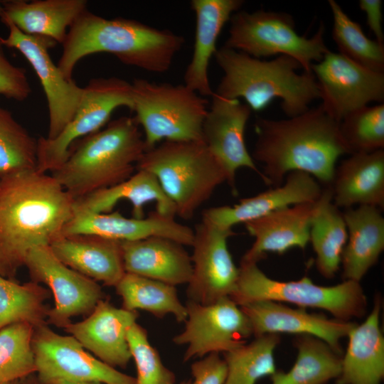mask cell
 <instances>
[{"label": "cell", "mask_w": 384, "mask_h": 384, "mask_svg": "<svg viewBox=\"0 0 384 384\" xmlns=\"http://www.w3.org/2000/svg\"><path fill=\"white\" fill-rule=\"evenodd\" d=\"M75 199L37 169L0 178V274L16 280L31 250L50 246L74 215Z\"/></svg>", "instance_id": "6da1fadb"}, {"label": "cell", "mask_w": 384, "mask_h": 384, "mask_svg": "<svg viewBox=\"0 0 384 384\" xmlns=\"http://www.w3.org/2000/svg\"><path fill=\"white\" fill-rule=\"evenodd\" d=\"M255 131L252 158L262 164V173L274 187L294 171L307 173L324 187H331L336 161L349 154L339 122L321 105L287 119L257 117Z\"/></svg>", "instance_id": "7a4b0ae2"}, {"label": "cell", "mask_w": 384, "mask_h": 384, "mask_svg": "<svg viewBox=\"0 0 384 384\" xmlns=\"http://www.w3.org/2000/svg\"><path fill=\"white\" fill-rule=\"evenodd\" d=\"M185 40L167 29H159L134 19L105 18L83 11L69 28L57 65L73 80L77 63L97 53L114 55L122 63L150 73L169 70Z\"/></svg>", "instance_id": "3957f363"}, {"label": "cell", "mask_w": 384, "mask_h": 384, "mask_svg": "<svg viewBox=\"0 0 384 384\" xmlns=\"http://www.w3.org/2000/svg\"><path fill=\"white\" fill-rule=\"evenodd\" d=\"M214 57L223 72L214 92L228 99L242 98L253 111H261L279 98L284 113L293 117L307 111L310 103L320 98L313 73H297L302 68L290 56L263 60L222 46Z\"/></svg>", "instance_id": "277c9868"}, {"label": "cell", "mask_w": 384, "mask_h": 384, "mask_svg": "<svg viewBox=\"0 0 384 384\" xmlns=\"http://www.w3.org/2000/svg\"><path fill=\"white\" fill-rule=\"evenodd\" d=\"M146 151L134 117L122 116L73 143L51 176L77 200L128 179Z\"/></svg>", "instance_id": "5b68a950"}, {"label": "cell", "mask_w": 384, "mask_h": 384, "mask_svg": "<svg viewBox=\"0 0 384 384\" xmlns=\"http://www.w3.org/2000/svg\"><path fill=\"white\" fill-rule=\"evenodd\" d=\"M137 169L156 178L176 215L185 220L227 181L222 165L202 140L164 141L144 152Z\"/></svg>", "instance_id": "8992f818"}, {"label": "cell", "mask_w": 384, "mask_h": 384, "mask_svg": "<svg viewBox=\"0 0 384 384\" xmlns=\"http://www.w3.org/2000/svg\"><path fill=\"white\" fill-rule=\"evenodd\" d=\"M230 299L238 306L267 300L292 303L304 309H321L343 321L363 316L367 306L360 282L344 280L324 287L316 284L308 277L297 281H277L267 276L257 263L241 261L236 289Z\"/></svg>", "instance_id": "52a82bcc"}, {"label": "cell", "mask_w": 384, "mask_h": 384, "mask_svg": "<svg viewBox=\"0 0 384 384\" xmlns=\"http://www.w3.org/2000/svg\"><path fill=\"white\" fill-rule=\"evenodd\" d=\"M134 117L144 132L146 150L161 140H202L208 102L183 85L136 78L132 82Z\"/></svg>", "instance_id": "ba28073f"}, {"label": "cell", "mask_w": 384, "mask_h": 384, "mask_svg": "<svg viewBox=\"0 0 384 384\" xmlns=\"http://www.w3.org/2000/svg\"><path fill=\"white\" fill-rule=\"evenodd\" d=\"M229 36L223 46L260 58L288 55L311 73V65L319 62L329 50L325 44V27L321 23L311 38L299 36L293 17L284 12L238 11L230 19Z\"/></svg>", "instance_id": "9c48e42d"}, {"label": "cell", "mask_w": 384, "mask_h": 384, "mask_svg": "<svg viewBox=\"0 0 384 384\" xmlns=\"http://www.w3.org/2000/svg\"><path fill=\"white\" fill-rule=\"evenodd\" d=\"M134 106L132 82L117 77L95 78L84 87L80 104L70 122L53 139H37V166L50 173L66 160L70 146L77 140L97 132L109 121L113 112Z\"/></svg>", "instance_id": "30bf717a"}, {"label": "cell", "mask_w": 384, "mask_h": 384, "mask_svg": "<svg viewBox=\"0 0 384 384\" xmlns=\"http://www.w3.org/2000/svg\"><path fill=\"white\" fill-rule=\"evenodd\" d=\"M9 29L6 38L0 37L3 46L18 50L30 63L44 91L48 110V139H53L74 117L84 94V87L68 80L55 65L49 49L56 45L53 39L28 35L21 31L8 18L0 16Z\"/></svg>", "instance_id": "8fae6325"}, {"label": "cell", "mask_w": 384, "mask_h": 384, "mask_svg": "<svg viewBox=\"0 0 384 384\" xmlns=\"http://www.w3.org/2000/svg\"><path fill=\"white\" fill-rule=\"evenodd\" d=\"M32 346L36 373L43 383L64 380L102 384H135V378L93 356L73 336L60 335L46 324L34 327Z\"/></svg>", "instance_id": "7c38bea8"}, {"label": "cell", "mask_w": 384, "mask_h": 384, "mask_svg": "<svg viewBox=\"0 0 384 384\" xmlns=\"http://www.w3.org/2000/svg\"><path fill=\"white\" fill-rule=\"evenodd\" d=\"M183 330L173 338L177 345H187L183 361L210 353H226L244 343L252 335L248 319L230 297L210 304L187 300Z\"/></svg>", "instance_id": "4fadbf2b"}, {"label": "cell", "mask_w": 384, "mask_h": 384, "mask_svg": "<svg viewBox=\"0 0 384 384\" xmlns=\"http://www.w3.org/2000/svg\"><path fill=\"white\" fill-rule=\"evenodd\" d=\"M311 71L319 88L321 105L338 122L369 102L384 100V73L367 69L339 53L329 50L312 63Z\"/></svg>", "instance_id": "5bb4252c"}, {"label": "cell", "mask_w": 384, "mask_h": 384, "mask_svg": "<svg viewBox=\"0 0 384 384\" xmlns=\"http://www.w3.org/2000/svg\"><path fill=\"white\" fill-rule=\"evenodd\" d=\"M192 274L186 289L188 300L210 304L230 297L236 289L239 267L233 262L228 240L235 235L202 220L193 230Z\"/></svg>", "instance_id": "9a60e30c"}, {"label": "cell", "mask_w": 384, "mask_h": 384, "mask_svg": "<svg viewBox=\"0 0 384 384\" xmlns=\"http://www.w3.org/2000/svg\"><path fill=\"white\" fill-rule=\"evenodd\" d=\"M25 266L33 282L43 283L50 289L55 304L48 309L47 319L56 326L63 328L71 317L91 313L103 297L96 281L63 263L50 246L31 250Z\"/></svg>", "instance_id": "2e32d148"}, {"label": "cell", "mask_w": 384, "mask_h": 384, "mask_svg": "<svg viewBox=\"0 0 384 384\" xmlns=\"http://www.w3.org/2000/svg\"><path fill=\"white\" fill-rule=\"evenodd\" d=\"M211 97V104L202 124L201 139L224 169L226 182L233 193L238 194L235 174L242 167L257 173L269 186L245 144V127L252 110L237 99L225 98L215 92Z\"/></svg>", "instance_id": "e0dca14e"}, {"label": "cell", "mask_w": 384, "mask_h": 384, "mask_svg": "<svg viewBox=\"0 0 384 384\" xmlns=\"http://www.w3.org/2000/svg\"><path fill=\"white\" fill-rule=\"evenodd\" d=\"M249 320L255 337L268 334L311 335L327 343L341 354L340 341L356 323L309 313L304 308H291L273 301H257L239 306Z\"/></svg>", "instance_id": "ac0fdd59"}, {"label": "cell", "mask_w": 384, "mask_h": 384, "mask_svg": "<svg viewBox=\"0 0 384 384\" xmlns=\"http://www.w3.org/2000/svg\"><path fill=\"white\" fill-rule=\"evenodd\" d=\"M137 318V311L117 308L102 299L87 318L63 329L102 362L125 368L132 358L127 332Z\"/></svg>", "instance_id": "d6986e66"}, {"label": "cell", "mask_w": 384, "mask_h": 384, "mask_svg": "<svg viewBox=\"0 0 384 384\" xmlns=\"http://www.w3.org/2000/svg\"><path fill=\"white\" fill-rule=\"evenodd\" d=\"M324 187L311 175L299 171L289 172L284 183L242 198L233 206L209 208L203 211L202 220L225 228L245 223L275 210L306 203H314Z\"/></svg>", "instance_id": "ffe728a7"}, {"label": "cell", "mask_w": 384, "mask_h": 384, "mask_svg": "<svg viewBox=\"0 0 384 384\" xmlns=\"http://www.w3.org/2000/svg\"><path fill=\"white\" fill-rule=\"evenodd\" d=\"M174 218L156 210L141 219L124 217L118 211L76 213L65 225L61 235L92 234L119 241L161 236L191 246L193 230L178 223Z\"/></svg>", "instance_id": "44dd1931"}, {"label": "cell", "mask_w": 384, "mask_h": 384, "mask_svg": "<svg viewBox=\"0 0 384 384\" xmlns=\"http://www.w3.org/2000/svg\"><path fill=\"white\" fill-rule=\"evenodd\" d=\"M50 247L65 265L107 286L115 287L126 272L119 240L92 234L61 235Z\"/></svg>", "instance_id": "7402d4cb"}, {"label": "cell", "mask_w": 384, "mask_h": 384, "mask_svg": "<svg viewBox=\"0 0 384 384\" xmlns=\"http://www.w3.org/2000/svg\"><path fill=\"white\" fill-rule=\"evenodd\" d=\"M314 206L315 202L286 207L244 223L255 241L241 262L257 263L267 252L282 255L294 247L304 249Z\"/></svg>", "instance_id": "603a6c76"}, {"label": "cell", "mask_w": 384, "mask_h": 384, "mask_svg": "<svg viewBox=\"0 0 384 384\" xmlns=\"http://www.w3.org/2000/svg\"><path fill=\"white\" fill-rule=\"evenodd\" d=\"M242 0H192L196 16L193 51L183 75L184 85L201 96H212L208 76L210 61L225 24L243 5Z\"/></svg>", "instance_id": "cb8c5ba5"}, {"label": "cell", "mask_w": 384, "mask_h": 384, "mask_svg": "<svg viewBox=\"0 0 384 384\" xmlns=\"http://www.w3.org/2000/svg\"><path fill=\"white\" fill-rule=\"evenodd\" d=\"M183 246L161 236L122 241L124 270L175 287L188 284L192 262Z\"/></svg>", "instance_id": "d4e9b609"}, {"label": "cell", "mask_w": 384, "mask_h": 384, "mask_svg": "<svg viewBox=\"0 0 384 384\" xmlns=\"http://www.w3.org/2000/svg\"><path fill=\"white\" fill-rule=\"evenodd\" d=\"M333 203L338 208L355 205L384 208V151L356 153L335 168Z\"/></svg>", "instance_id": "484cf974"}, {"label": "cell", "mask_w": 384, "mask_h": 384, "mask_svg": "<svg viewBox=\"0 0 384 384\" xmlns=\"http://www.w3.org/2000/svg\"><path fill=\"white\" fill-rule=\"evenodd\" d=\"M381 299H375L366 320L348 334L341 372L336 384H380L384 377V337L380 327Z\"/></svg>", "instance_id": "4316f807"}, {"label": "cell", "mask_w": 384, "mask_h": 384, "mask_svg": "<svg viewBox=\"0 0 384 384\" xmlns=\"http://www.w3.org/2000/svg\"><path fill=\"white\" fill-rule=\"evenodd\" d=\"M348 239L341 262L344 280L360 282L384 250V218L373 206L346 208L343 213Z\"/></svg>", "instance_id": "83f0119b"}, {"label": "cell", "mask_w": 384, "mask_h": 384, "mask_svg": "<svg viewBox=\"0 0 384 384\" xmlns=\"http://www.w3.org/2000/svg\"><path fill=\"white\" fill-rule=\"evenodd\" d=\"M121 200H127L132 203V215L135 218H144V206L151 202L156 203L158 213L176 216L175 206L162 190L156 178L142 169H137L123 182L75 200L74 214L107 213Z\"/></svg>", "instance_id": "f1b7e54d"}, {"label": "cell", "mask_w": 384, "mask_h": 384, "mask_svg": "<svg viewBox=\"0 0 384 384\" xmlns=\"http://www.w3.org/2000/svg\"><path fill=\"white\" fill-rule=\"evenodd\" d=\"M87 5L86 0L2 1L1 15L26 34L48 37L62 45Z\"/></svg>", "instance_id": "f546056e"}, {"label": "cell", "mask_w": 384, "mask_h": 384, "mask_svg": "<svg viewBox=\"0 0 384 384\" xmlns=\"http://www.w3.org/2000/svg\"><path fill=\"white\" fill-rule=\"evenodd\" d=\"M332 197L331 187H324L315 202L309 232L316 268L326 279L333 278L338 271L348 239L343 213L334 205Z\"/></svg>", "instance_id": "4dcf8cb0"}, {"label": "cell", "mask_w": 384, "mask_h": 384, "mask_svg": "<svg viewBox=\"0 0 384 384\" xmlns=\"http://www.w3.org/2000/svg\"><path fill=\"white\" fill-rule=\"evenodd\" d=\"M297 360L288 372H275L272 384H326L337 379L341 372V354L324 341L311 335L295 340Z\"/></svg>", "instance_id": "1f68e13d"}, {"label": "cell", "mask_w": 384, "mask_h": 384, "mask_svg": "<svg viewBox=\"0 0 384 384\" xmlns=\"http://www.w3.org/2000/svg\"><path fill=\"white\" fill-rule=\"evenodd\" d=\"M114 287L122 299V308L127 310H144L160 319L172 314L178 322L186 319V307L175 286L125 272Z\"/></svg>", "instance_id": "d6a6232c"}, {"label": "cell", "mask_w": 384, "mask_h": 384, "mask_svg": "<svg viewBox=\"0 0 384 384\" xmlns=\"http://www.w3.org/2000/svg\"><path fill=\"white\" fill-rule=\"evenodd\" d=\"M279 341L278 334H265L224 353L227 367L224 384H255L260 378L273 375L274 352Z\"/></svg>", "instance_id": "836d02e7"}, {"label": "cell", "mask_w": 384, "mask_h": 384, "mask_svg": "<svg viewBox=\"0 0 384 384\" xmlns=\"http://www.w3.org/2000/svg\"><path fill=\"white\" fill-rule=\"evenodd\" d=\"M48 294L38 283L19 284L0 274V329L19 322L34 327L46 324Z\"/></svg>", "instance_id": "e575fe53"}, {"label": "cell", "mask_w": 384, "mask_h": 384, "mask_svg": "<svg viewBox=\"0 0 384 384\" xmlns=\"http://www.w3.org/2000/svg\"><path fill=\"white\" fill-rule=\"evenodd\" d=\"M333 16L332 38L339 53L375 72L384 73V45L367 37L334 0H329Z\"/></svg>", "instance_id": "d590c367"}, {"label": "cell", "mask_w": 384, "mask_h": 384, "mask_svg": "<svg viewBox=\"0 0 384 384\" xmlns=\"http://www.w3.org/2000/svg\"><path fill=\"white\" fill-rule=\"evenodd\" d=\"M33 331L34 326L26 322L0 329V384L20 380L36 373Z\"/></svg>", "instance_id": "8d00e7d4"}, {"label": "cell", "mask_w": 384, "mask_h": 384, "mask_svg": "<svg viewBox=\"0 0 384 384\" xmlns=\"http://www.w3.org/2000/svg\"><path fill=\"white\" fill-rule=\"evenodd\" d=\"M36 166L37 139L0 107V178Z\"/></svg>", "instance_id": "74e56055"}, {"label": "cell", "mask_w": 384, "mask_h": 384, "mask_svg": "<svg viewBox=\"0 0 384 384\" xmlns=\"http://www.w3.org/2000/svg\"><path fill=\"white\" fill-rule=\"evenodd\" d=\"M339 131L349 154L383 149V103L348 114L339 122Z\"/></svg>", "instance_id": "f35d334b"}, {"label": "cell", "mask_w": 384, "mask_h": 384, "mask_svg": "<svg viewBox=\"0 0 384 384\" xmlns=\"http://www.w3.org/2000/svg\"><path fill=\"white\" fill-rule=\"evenodd\" d=\"M127 341L137 368L135 384H175L176 375L163 364L146 329L135 322L128 330Z\"/></svg>", "instance_id": "ab89813d"}, {"label": "cell", "mask_w": 384, "mask_h": 384, "mask_svg": "<svg viewBox=\"0 0 384 384\" xmlns=\"http://www.w3.org/2000/svg\"><path fill=\"white\" fill-rule=\"evenodd\" d=\"M0 43V95L16 101L26 100L31 88L24 68L13 65Z\"/></svg>", "instance_id": "60d3db41"}, {"label": "cell", "mask_w": 384, "mask_h": 384, "mask_svg": "<svg viewBox=\"0 0 384 384\" xmlns=\"http://www.w3.org/2000/svg\"><path fill=\"white\" fill-rule=\"evenodd\" d=\"M191 372V384H224L227 367L220 353H210L193 362Z\"/></svg>", "instance_id": "b9f144b4"}, {"label": "cell", "mask_w": 384, "mask_h": 384, "mask_svg": "<svg viewBox=\"0 0 384 384\" xmlns=\"http://www.w3.org/2000/svg\"><path fill=\"white\" fill-rule=\"evenodd\" d=\"M382 1L360 0L358 6L361 10L366 14L367 24L375 36V40L383 43L384 34L382 27Z\"/></svg>", "instance_id": "7bdbcfd3"}, {"label": "cell", "mask_w": 384, "mask_h": 384, "mask_svg": "<svg viewBox=\"0 0 384 384\" xmlns=\"http://www.w3.org/2000/svg\"><path fill=\"white\" fill-rule=\"evenodd\" d=\"M44 384H102L97 382H73L64 380H54Z\"/></svg>", "instance_id": "ee69618b"}, {"label": "cell", "mask_w": 384, "mask_h": 384, "mask_svg": "<svg viewBox=\"0 0 384 384\" xmlns=\"http://www.w3.org/2000/svg\"><path fill=\"white\" fill-rule=\"evenodd\" d=\"M29 375L19 380V384H44L36 377Z\"/></svg>", "instance_id": "f6af8a7d"}, {"label": "cell", "mask_w": 384, "mask_h": 384, "mask_svg": "<svg viewBox=\"0 0 384 384\" xmlns=\"http://www.w3.org/2000/svg\"><path fill=\"white\" fill-rule=\"evenodd\" d=\"M2 384H19V380H14L11 382H7Z\"/></svg>", "instance_id": "bcb514c9"}, {"label": "cell", "mask_w": 384, "mask_h": 384, "mask_svg": "<svg viewBox=\"0 0 384 384\" xmlns=\"http://www.w3.org/2000/svg\"><path fill=\"white\" fill-rule=\"evenodd\" d=\"M179 384H191V381L189 380H184V381H182L181 383H180Z\"/></svg>", "instance_id": "7dc6e473"}, {"label": "cell", "mask_w": 384, "mask_h": 384, "mask_svg": "<svg viewBox=\"0 0 384 384\" xmlns=\"http://www.w3.org/2000/svg\"><path fill=\"white\" fill-rule=\"evenodd\" d=\"M2 12H3L2 1H0V16L1 15Z\"/></svg>", "instance_id": "c3c4849f"}]
</instances>
